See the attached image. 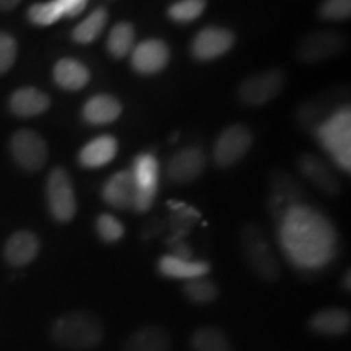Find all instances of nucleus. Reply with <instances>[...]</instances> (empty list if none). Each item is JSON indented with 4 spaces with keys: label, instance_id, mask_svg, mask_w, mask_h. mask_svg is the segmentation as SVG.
<instances>
[{
    "label": "nucleus",
    "instance_id": "obj_1",
    "mask_svg": "<svg viewBox=\"0 0 351 351\" xmlns=\"http://www.w3.org/2000/svg\"><path fill=\"white\" fill-rule=\"evenodd\" d=\"M278 239L285 256L298 269H322L335 257V228L326 215L304 204L291 208L282 218Z\"/></svg>",
    "mask_w": 351,
    "mask_h": 351
},
{
    "label": "nucleus",
    "instance_id": "obj_2",
    "mask_svg": "<svg viewBox=\"0 0 351 351\" xmlns=\"http://www.w3.org/2000/svg\"><path fill=\"white\" fill-rule=\"evenodd\" d=\"M51 337L60 348L82 351L93 350L104 339V328L95 314L77 311L62 315L52 324Z\"/></svg>",
    "mask_w": 351,
    "mask_h": 351
},
{
    "label": "nucleus",
    "instance_id": "obj_3",
    "mask_svg": "<svg viewBox=\"0 0 351 351\" xmlns=\"http://www.w3.org/2000/svg\"><path fill=\"white\" fill-rule=\"evenodd\" d=\"M320 147L328 153L333 163L341 171L351 169V112L350 108H340L332 112L314 129Z\"/></svg>",
    "mask_w": 351,
    "mask_h": 351
},
{
    "label": "nucleus",
    "instance_id": "obj_4",
    "mask_svg": "<svg viewBox=\"0 0 351 351\" xmlns=\"http://www.w3.org/2000/svg\"><path fill=\"white\" fill-rule=\"evenodd\" d=\"M239 244L243 256L247 262L249 269L258 278L267 283H274L280 276V265L274 251H271L269 239L263 234L262 228L257 225H245L241 230Z\"/></svg>",
    "mask_w": 351,
    "mask_h": 351
},
{
    "label": "nucleus",
    "instance_id": "obj_5",
    "mask_svg": "<svg viewBox=\"0 0 351 351\" xmlns=\"http://www.w3.org/2000/svg\"><path fill=\"white\" fill-rule=\"evenodd\" d=\"M47 207L52 218L59 223L72 221L77 213V199L72 179L64 168L51 171L46 184Z\"/></svg>",
    "mask_w": 351,
    "mask_h": 351
},
{
    "label": "nucleus",
    "instance_id": "obj_6",
    "mask_svg": "<svg viewBox=\"0 0 351 351\" xmlns=\"http://www.w3.org/2000/svg\"><path fill=\"white\" fill-rule=\"evenodd\" d=\"M135 182V212L145 213L153 207L160 184V163L152 153H142L134 160L130 169Z\"/></svg>",
    "mask_w": 351,
    "mask_h": 351
},
{
    "label": "nucleus",
    "instance_id": "obj_7",
    "mask_svg": "<svg viewBox=\"0 0 351 351\" xmlns=\"http://www.w3.org/2000/svg\"><path fill=\"white\" fill-rule=\"evenodd\" d=\"M285 85L282 70H265L249 75L239 85L238 96L245 106H262L280 95Z\"/></svg>",
    "mask_w": 351,
    "mask_h": 351
},
{
    "label": "nucleus",
    "instance_id": "obj_8",
    "mask_svg": "<svg viewBox=\"0 0 351 351\" xmlns=\"http://www.w3.org/2000/svg\"><path fill=\"white\" fill-rule=\"evenodd\" d=\"M252 147V134L243 124H232L219 134L213 147V160L219 168H231Z\"/></svg>",
    "mask_w": 351,
    "mask_h": 351
},
{
    "label": "nucleus",
    "instance_id": "obj_9",
    "mask_svg": "<svg viewBox=\"0 0 351 351\" xmlns=\"http://www.w3.org/2000/svg\"><path fill=\"white\" fill-rule=\"evenodd\" d=\"M302 192L301 187L291 176L278 171L270 178L269 184V200H267V207L271 218L275 219L276 225L282 221V218L287 215L289 210L298 207L302 204Z\"/></svg>",
    "mask_w": 351,
    "mask_h": 351
},
{
    "label": "nucleus",
    "instance_id": "obj_10",
    "mask_svg": "<svg viewBox=\"0 0 351 351\" xmlns=\"http://www.w3.org/2000/svg\"><path fill=\"white\" fill-rule=\"evenodd\" d=\"M345 38L335 32H315L306 34L298 46V56L302 62L315 64L332 59L345 51Z\"/></svg>",
    "mask_w": 351,
    "mask_h": 351
},
{
    "label": "nucleus",
    "instance_id": "obj_11",
    "mask_svg": "<svg viewBox=\"0 0 351 351\" xmlns=\"http://www.w3.org/2000/svg\"><path fill=\"white\" fill-rule=\"evenodd\" d=\"M10 150L13 160L25 171L41 169L47 160L46 142L32 130L16 132L12 137Z\"/></svg>",
    "mask_w": 351,
    "mask_h": 351
},
{
    "label": "nucleus",
    "instance_id": "obj_12",
    "mask_svg": "<svg viewBox=\"0 0 351 351\" xmlns=\"http://www.w3.org/2000/svg\"><path fill=\"white\" fill-rule=\"evenodd\" d=\"M234 46V34L230 29L219 26H208L192 41L191 51L197 60H213L225 56Z\"/></svg>",
    "mask_w": 351,
    "mask_h": 351
},
{
    "label": "nucleus",
    "instance_id": "obj_13",
    "mask_svg": "<svg viewBox=\"0 0 351 351\" xmlns=\"http://www.w3.org/2000/svg\"><path fill=\"white\" fill-rule=\"evenodd\" d=\"M168 44L160 39H148L137 44L130 52L132 69L142 75H155L169 62Z\"/></svg>",
    "mask_w": 351,
    "mask_h": 351
},
{
    "label": "nucleus",
    "instance_id": "obj_14",
    "mask_svg": "<svg viewBox=\"0 0 351 351\" xmlns=\"http://www.w3.org/2000/svg\"><path fill=\"white\" fill-rule=\"evenodd\" d=\"M298 169L311 184L327 195H339L341 192V182L326 161L320 160L313 153H304L298 161Z\"/></svg>",
    "mask_w": 351,
    "mask_h": 351
},
{
    "label": "nucleus",
    "instance_id": "obj_15",
    "mask_svg": "<svg viewBox=\"0 0 351 351\" xmlns=\"http://www.w3.org/2000/svg\"><path fill=\"white\" fill-rule=\"evenodd\" d=\"M207 158L199 147H189L178 152L166 166V173L173 182L187 184L195 181L204 173Z\"/></svg>",
    "mask_w": 351,
    "mask_h": 351
},
{
    "label": "nucleus",
    "instance_id": "obj_16",
    "mask_svg": "<svg viewBox=\"0 0 351 351\" xmlns=\"http://www.w3.org/2000/svg\"><path fill=\"white\" fill-rule=\"evenodd\" d=\"M103 200L116 210L134 207L135 182L130 171H121L108 179L103 186Z\"/></svg>",
    "mask_w": 351,
    "mask_h": 351
},
{
    "label": "nucleus",
    "instance_id": "obj_17",
    "mask_svg": "<svg viewBox=\"0 0 351 351\" xmlns=\"http://www.w3.org/2000/svg\"><path fill=\"white\" fill-rule=\"evenodd\" d=\"M39 239L32 231H16L8 238L3 257L12 267H25L36 258Z\"/></svg>",
    "mask_w": 351,
    "mask_h": 351
},
{
    "label": "nucleus",
    "instance_id": "obj_18",
    "mask_svg": "<svg viewBox=\"0 0 351 351\" xmlns=\"http://www.w3.org/2000/svg\"><path fill=\"white\" fill-rule=\"evenodd\" d=\"M351 315L346 309L328 307L315 313L309 320V328L317 335L341 337L350 330Z\"/></svg>",
    "mask_w": 351,
    "mask_h": 351
},
{
    "label": "nucleus",
    "instance_id": "obj_19",
    "mask_svg": "<svg viewBox=\"0 0 351 351\" xmlns=\"http://www.w3.org/2000/svg\"><path fill=\"white\" fill-rule=\"evenodd\" d=\"M158 271L166 278L189 282V280L204 278L205 275H208L210 263L204 261H186V258H179L169 254L158 261Z\"/></svg>",
    "mask_w": 351,
    "mask_h": 351
},
{
    "label": "nucleus",
    "instance_id": "obj_20",
    "mask_svg": "<svg viewBox=\"0 0 351 351\" xmlns=\"http://www.w3.org/2000/svg\"><path fill=\"white\" fill-rule=\"evenodd\" d=\"M122 104L111 95H98L90 98L82 109V116L91 125H106L119 119Z\"/></svg>",
    "mask_w": 351,
    "mask_h": 351
},
{
    "label": "nucleus",
    "instance_id": "obj_21",
    "mask_svg": "<svg viewBox=\"0 0 351 351\" xmlns=\"http://www.w3.org/2000/svg\"><path fill=\"white\" fill-rule=\"evenodd\" d=\"M117 148V140L111 137V135H101L88 142L85 147L82 148L78 153V161L83 168H103L108 163H111L116 156Z\"/></svg>",
    "mask_w": 351,
    "mask_h": 351
},
{
    "label": "nucleus",
    "instance_id": "obj_22",
    "mask_svg": "<svg viewBox=\"0 0 351 351\" xmlns=\"http://www.w3.org/2000/svg\"><path fill=\"white\" fill-rule=\"evenodd\" d=\"M49 104V96L32 86L20 88V90H16L10 98L12 112L20 117L39 116V114L47 111Z\"/></svg>",
    "mask_w": 351,
    "mask_h": 351
},
{
    "label": "nucleus",
    "instance_id": "obj_23",
    "mask_svg": "<svg viewBox=\"0 0 351 351\" xmlns=\"http://www.w3.org/2000/svg\"><path fill=\"white\" fill-rule=\"evenodd\" d=\"M171 337L165 328L158 326H145L138 328L125 341L124 351H169Z\"/></svg>",
    "mask_w": 351,
    "mask_h": 351
},
{
    "label": "nucleus",
    "instance_id": "obj_24",
    "mask_svg": "<svg viewBox=\"0 0 351 351\" xmlns=\"http://www.w3.org/2000/svg\"><path fill=\"white\" fill-rule=\"evenodd\" d=\"M54 80L64 90L78 91L90 82V70L77 59H60L54 67Z\"/></svg>",
    "mask_w": 351,
    "mask_h": 351
},
{
    "label": "nucleus",
    "instance_id": "obj_25",
    "mask_svg": "<svg viewBox=\"0 0 351 351\" xmlns=\"http://www.w3.org/2000/svg\"><path fill=\"white\" fill-rule=\"evenodd\" d=\"M108 52L114 59H124L135 47V28L127 21L112 26L106 43Z\"/></svg>",
    "mask_w": 351,
    "mask_h": 351
},
{
    "label": "nucleus",
    "instance_id": "obj_26",
    "mask_svg": "<svg viewBox=\"0 0 351 351\" xmlns=\"http://www.w3.org/2000/svg\"><path fill=\"white\" fill-rule=\"evenodd\" d=\"M192 351H232L231 343L217 327H202L191 337Z\"/></svg>",
    "mask_w": 351,
    "mask_h": 351
},
{
    "label": "nucleus",
    "instance_id": "obj_27",
    "mask_svg": "<svg viewBox=\"0 0 351 351\" xmlns=\"http://www.w3.org/2000/svg\"><path fill=\"white\" fill-rule=\"evenodd\" d=\"M108 23V12L106 8H96L95 12L90 13L80 25L73 29L72 36L77 43L90 44L103 33L104 26Z\"/></svg>",
    "mask_w": 351,
    "mask_h": 351
},
{
    "label": "nucleus",
    "instance_id": "obj_28",
    "mask_svg": "<svg viewBox=\"0 0 351 351\" xmlns=\"http://www.w3.org/2000/svg\"><path fill=\"white\" fill-rule=\"evenodd\" d=\"M171 207L176 210V213L171 218V228H173V238L169 239V244L178 243V241H182L184 236L191 231L192 223L197 221L200 218V213L194 210L192 207H187V205H173Z\"/></svg>",
    "mask_w": 351,
    "mask_h": 351
},
{
    "label": "nucleus",
    "instance_id": "obj_29",
    "mask_svg": "<svg viewBox=\"0 0 351 351\" xmlns=\"http://www.w3.org/2000/svg\"><path fill=\"white\" fill-rule=\"evenodd\" d=\"M184 295L189 301L195 302V304H208L218 298V288L213 282L204 278L189 280L184 285Z\"/></svg>",
    "mask_w": 351,
    "mask_h": 351
},
{
    "label": "nucleus",
    "instance_id": "obj_30",
    "mask_svg": "<svg viewBox=\"0 0 351 351\" xmlns=\"http://www.w3.org/2000/svg\"><path fill=\"white\" fill-rule=\"evenodd\" d=\"M205 10V0H179L169 7L168 15L171 20L178 23H189L194 21Z\"/></svg>",
    "mask_w": 351,
    "mask_h": 351
},
{
    "label": "nucleus",
    "instance_id": "obj_31",
    "mask_svg": "<svg viewBox=\"0 0 351 351\" xmlns=\"http://www.w3.org/2000/svg\"><path fill=\"white\" fill-rule=\"evenodd\" d=\"M64 16L62 8L59 7V3L56 0L44 3H34L33 7H29L28 10V19L32 23L38 26H49L56 21H59Z\"/></svg>",
    "mask_w": 351,
    "mask_h": 351
},
{
    "label": "nucleus",
    "instance_id": "obj_32",
    "mask_svg": "<svg viewBox=\"0 0 351 351\" xmlns=\"http://www.w3.org/2000/svg\"><path fill=\"white\" fill-rule=\"evenodd\" d=\"M96 232H98L99 239L104 241L108 244H114L117 241H121L125 234V228L122 223L112 215L103 213L96 218Z\"/></svg>",
    "mask_w": 351,
    "mask_h": 351
},
{
    "label": "nucleus",
    "instance_id": "obj_33",
    "mask_svg": "<svg viewBox=\"0 0 351 351\" xmlns=\"http://www.w3.org/2000/svg\"><path fill=\"white\" fill-rule=\"evenodd\" d=\"M351 15V0H324L320 16L326 20H345Z\"/></svg>",
    "mask_w": 351,
    "mask_h": 351
},
{
    "label": "nucleus",
    "instance_id": "obj_34",
    "mask_svg": "<svg viewBox=\"0 0 351 351\" xmlns=\"http://www.w3.org/2000/svg\"><path fill=\"white\" fill-rule=\"evenodd\" d=\"M16 59V43L10 34L0 32V75L8 72Z\"/></svg>",
    "mask_w": 351,
    "mask_h": 351
},
{
    "label": "nucleus",
    "instance_id": "obj_35",
    "mask_svg": "<svg viewBox=\"0 0 351 351\" xmlns=\"http://www.w3.org/2000/svg\"><path fill=\"white\" fill-rule=\"evenodd\" d=\"M62 8L64 16H77L85 10L88 0H56Z\"/></svg>",
    "mask_w": 351,
    "mask_h": 351
},
{
    "label": "nucleus",
    "instance_id": "obj_36",
    "mask_svg": "<svg viewBox=\"0 0 351 351\" xmlns=\"http://www.w3.org/2000/svg\"><path fill=\"white\" fill-rule=\"evenodd\" d=\"M20 3V0H0V10H12Z\"/></svg>",
    "mask_w": 351,
    "mask_h": 351
},
{
    "label": "nucleus",
    "instance_id": "obj_37",
    "mask_svg": "<svg viewBox=\"0 0 351 351\" xmlns=\"http://www.w3.org/2000/svg\"><path fill=\"white\" fill-rule=\"evenodd\" d=\"M341 285H343V288L346 289V291H350V289H351V287H350V270L345 274L343 282H341Z\"/></svg>",
    "mask_w": 351,
    "mask_h": 351
}]
</instances>
